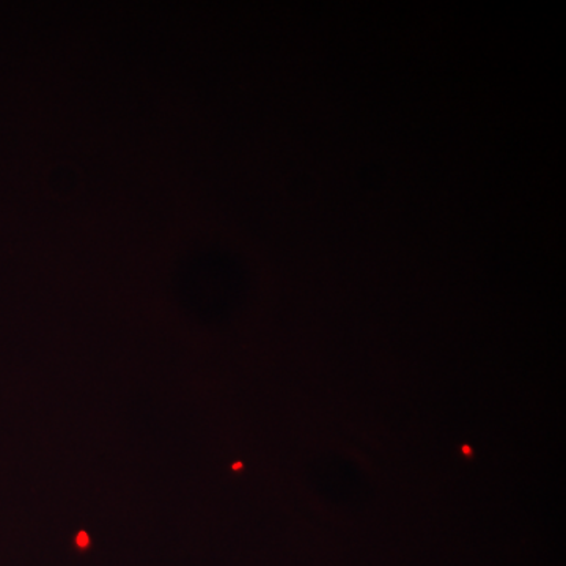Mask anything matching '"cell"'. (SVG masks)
Returning <instances> with one entry per match:
<instances>
[{"label":"cell","mask_w":566,"mask_h":566,"mask_svg":"<svg viewBox=\"0 0 566 566\" xmlns=\"http://www.w3.org/2000/svg\"><path fill=\"white\" fill-rule=\"evenodd\" d=\"M76 543H77V546L80 547H88V545H91V539H88V535L85 534V532H81L80 535H77V538H76Z\"/></svg>","instance_id":"1"}]
</instances>
